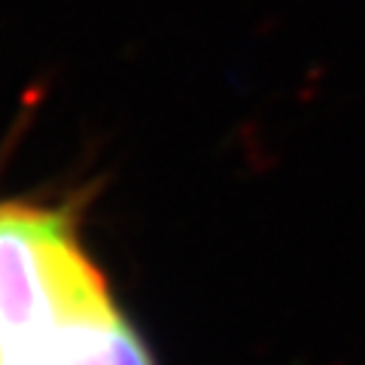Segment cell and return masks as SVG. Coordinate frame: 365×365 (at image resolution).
Wrapping results in <instances>:
<instances>
[{"instance_id":"1","label":"cell","mask_w":365,"mask_h":365,"mask_svg":"<svg viewBox=\"0 0 365 365\" xmlns=\"http://www.w3.org/2000/svg\"><path fill=\"white\" fill-rule=\"evenodd\" d=\"M113 304L104 274L61 207L0 204V350Z\"/></svg>"},{"instance_id":"2","label":"cell","mask_w":365,"mask_h":365,"mask_svg":"<svg viewBox=\"0 0 365 365\" xmlns=\"http://www.w3.org/2000/svg\"><path fill=\"white\" fill-rule=\"evenodd\" d=\"M0 365H155L119 304L43 329L0 350Z\"/></svg>"}]
</instances>
